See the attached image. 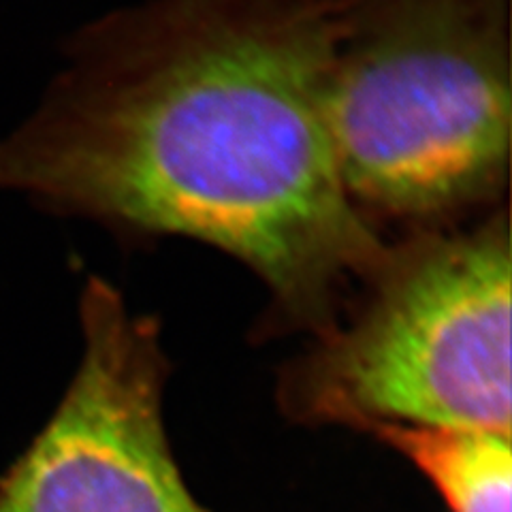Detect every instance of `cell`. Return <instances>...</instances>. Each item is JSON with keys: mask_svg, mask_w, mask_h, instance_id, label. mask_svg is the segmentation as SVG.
Here are the masks:
<instances>
[{"mask_svg": "<svg viewBox=\"0 0 512 512\" xmlns=\"http://www.w3.org/2000/svg\"><path fill=\"white\" fill-rule=\"evenodd\" d=\"M419 468L451 512H512L510 436L451 425L370 429Z\"/></svg>", "mask_w": 512, "mask_h": 512, "instance_id": "5b68a950", "label": "cell"}, {"mask_svg": "<svg viewBox=\"0 0 512 512\" xmlns=\"http://www.w3.org/2000/svg\"><path fill=\"white\" fill-rule=\"evenodd\" d=\"M359 308L282 376L308 425H451L510 436L512 252L506 207L466 231L389 244Z\"/></svg>", "mask_w": 512, "mask_h": 512, "instance_id": "3957f363", "label": "cell"}, {"mask_svg": "<svg viewBox=\"0 0 512 512\" xmlns=\"http://www.w3.org/2000/svg\"><path fill=\"white\" fill-rule=\"evenodd\" d=\"M82 325V363L50 423L0 483V512H210L167 438L156 320L92 278Z\"/></svg>", "mask_w": 512, "mask_h": 512, "instance_id": "277c9868", "label": "cell"}, {"mask_svg": "<svg viewBox=\"0 0 512 512\" xmlns=\"http://www.w3.org/2000/svg\"><path fill=\"white\" fill-rule=\"evenodd\" d=\"M335 0H150L88 26L24 124L0 190L199 239L316 333L387 252L348 199L323 116Z\"/></svg>", "mask_w": 512, "mask_h": 512, "instance_id": "6da1fadb", "label": "cell"}, {"mask_svg": "<svg viewBox=\"0 0 512 512\" xmlns=\"http://www.w3.org/2000/svg\"><path fill=\"white\" fill-rule=\"evenodd\" d=\"M508 0H335L323 116L357 210L438 229L510 171Z\"/></svg>", "mask_w": 512, "mask_h": 512, "instance_id": "7a4b0ae2", "label": "cell"}]
</instances>
